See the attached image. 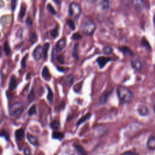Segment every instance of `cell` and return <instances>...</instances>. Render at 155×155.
<instances>
[{
	"mask_svg": "<svg viewBox=\"0 0 155 155\" xmlns=\"http://www.w3.org/2000/svg\"><path fill=\"white\" fill-rule=\"evenodd\" d=\"M117 94L120 102L123 104L129 103L133 99L132 92L125 87H118L117 88Z\"/></svg>",
	"mask_w": 155,
	"mask_h": 155,
	"instance_id": "6da1fadb",
	"label": "cell"
},
{
	"mask_svg": "<svg viewBox=\"0 0 155 155\" xmlns=\"http://www.w3.org/2000/svg\"><path fill=\"white\" fill-rule=\"evenodd\" d=\"M81 28L84 33L86 35H92L96 30V25L92 21L86 19L82 23Z\"/></svg>",
	"mask_w": 155,
	"mask_h": 155,
	"instance_id": "7a4b0ae2",
	"label": "cell"
},
{
	"mask_svg": "<svg viewBox=\"0 0 155 155\" xmlns=\"http://www.w3.org/2000/svg\"><path fill=\"white\" fill-rule=\"evenodd\" d=\"M24 110V105L22 102H16L9 108V114L12 117L19 116Z\"/></svg>",
	"mask_w": 155,
	"mask_h": 155,
	"instance_id": "3957f363",
	"label": "cell"
},
{
	"mask_svg": "<svg viewBox=\"0 0 155 155\" xmlns=\"http://www.w3.org/2000/svg\"><path fill=\"white\" fill-rule=\"evenodd\" d=\"M68 13L73 18H78L81 13V8L79 4L73 2L70 3L68 7Z\"/></svg>",
	"mask_w": 155,
	"mask_h": 155,
	"instance_id": "277c9868",
	"label": "cell"
},
{
	"mask_svg": "<svg viewBox=\"0 0 155 155\" xmlns=\"http://www.w3.org/2000/svg\"><path fill=\"white\" fill-rule=\"evenodd\" d=\"M43 55V47L41 45H38L35 47L33 51V57L36 61H38L41 59Z\"/></svg>",
	"mask_w": 155,
	"mask_h": 155,
	"instance_id": "5b68a950",
	"label": "cell"
},
{
	"mask_svg": "<svg viewBox=\"0 0 155 155\" xmlns=\"http://www.w3.org/2000/svg\"><path fill=\"white\" fill-rule=\"evenodd\" d=\"M111 60V59L110 58H108V57H104V56H100L99 58H97V59H96V62L99 65V67L100 68H102L104 67L105 64L110 61Z\"/></svg>",
	"mask_w": 155,
	"mask_h": 155,
	"instance_id": "8992f818",
	"label": "cell"
},
{
	"mask_svg": "<svg viewBox=\"0 0 155 155\" xmlns=\"http://www.w3.org/2000/svg\"><path fill=\"white\" fill-rule=\"evenodd\" d=\"M131 65L132 67L136 70L139 71L142 68V64L139 59L137 58H133L131 60Z\"/></svg>",
	"mask_w": 155,
	"mask_h": 155,
	"instance_id": "52a82bcc",
	"label": "cell"
},
{
	"mask_svg": "<svg viewBox=\"0 0 155 155\" xmlns=\"http://www.w3.org/2000/svg\"><path fill=\"white\" fill-rule=\"evenodd\" d=\"M137 112L140 116H147L148 114V109L144 105H140L137 107Z\"/></svg>",
	"mask_w": 155,
	"mask_h": 155,
	"instance_id": "ba28073f",
	"label": "cell"
},
{
	"mask_svg": "<svg viewBox=\"0 0 155 155\" xmlns=\"http://www.w3.org/2000/svg\"><path fill=\"white\" fill-rule=\"evenodd\" d=\"M147 146L150 150H155V136H151L148 139Z\"/></svg>",
	"mask_w": 155,
	"mask_h": 155,
	"instance_id": "9c48e42d",
	"label": "cell"
},
{
	"mask_svg": "<svg viewBox=\"0 0 155 155\" xmlns=\"http://www.w3.org/2000/svg\"><path fill=\"white\" fill-rule=\"evenodd\" d=\"M42 78L46 80V81H50L51 79V74L49 73V71L46 66L43 67L42 70V73H41Z\"/></svg>",
	"mask_w": 155,
	"mask_h": 155,
	"instance_id": "30bf717a",
	"label": "cell"
},
{
	"mask_svg": "<svg viewBox=\"0 0 155 155\" xmlns=\"http://www.w3.org/2000/svg\"><path fill=\"white\" fill-rule=\"evenodd\" d=\"M112 93V90L110 91H107L105 92L104 94H102L101 97H99V102L101 104H105L106 103V102L108 100V98L109 97V96L110 95V94Z\"/></svg>",
	"mask_w": 155,
	"mask_h": 155,
	"instance_id": "8fae6325",
	"label": "cell"
},
{
	"mask_svg": "<svg viewBox=\"0 0 155 155\" xmlns=\"http://www.w3.org/2000/svg\"><path fill=\"white\" fill-rule=\"evenodd\" d=\"M15 136L16 140H21L24 136V130L22 128L16 130L15 132Z\"/></svg>",
	"mask_w": 155,
	"mask_h": 155,
	"instance_id": "7c38bea8",
	"label": "cell"
},
{
	"mask_svg": "<svg viewBox=\"0 0 155 155\" xmlns=\"http://www.w3.org/2000/svg\"><path fill=\"white\" fill-rule=\"evenodd\" d=\"M65 45H66L65 39L64 38H61L57 42L56 47L57 49H58L59 50H62V49L64 48Z\"/></svg>",
	"mask_w": 155,
	"mask_h": 155,
	"instance_id": "4fadbf2b",
	"label": "cell"
},
{
	"mask_svg": "<svg viewBox=\"0 0 155 155\" xmlns=\"http://www.w3.org/2000/svg\"><path fill=\"white\" fill-rule=\"evenodd\" d=\"M74 148L77 153L79 154V155H87V151L81 145L76 144L74 145Z\"/></svg>",
	"mask_w": 155,
	"mask_h": 155,
	"instance_id": "5bb4252c",
	"label": "cell"
},
{
	"mask_svg": "<svg viewBox=\"0 0 155 155\" xmlns=\"http://www.w3.org/2000/svg\"><path fill=\"white\" fill-rule=\"evenodd\" d=\"M16 87V80L14 76H12L9 81V85H8V89L10 91L13 90Z\"/></svg>",
	"mask_w": 155,
	"mask_h": 155,
	"instance_id": "9a60e30c",
	"label": "cell"
},
{
	"mask_svg": "<svg viewBox=\"0 0 155 155\" xmlns=\"http://www.w3.org/2000/svg\"><path fill=\"white\" fill-rule=\"evenodd\" d=\"M27 139L30 142V143H31L33 145H37L38 143L37 138L31 134H29V133L27 134Z\"/></svg>",
	"mask_w": 155,
	"mask_h": 155,
	"instance_id": "2e32d148",
	"label": "cell"
},
{
	"mask_svg": "<svg viewBox=\"0 0 155 155\" xmlns=\"http://www.w3.org/2000/svg\"><path fill=\"white\" fill-rule=\"evenodd\" d=\"M64 134L62 132L54 131L52 133V138L53 139L61 140L64 138Z\"/></svg>",
	"mask_w": 155,
	"mask_h": 155,
	"instance_id": "e0dca14e",
	"label": "cell"
},
{
	"mask_svg": "<svg viewBox=\"0 0 155 155\" xmlns=\"http://www.w3.org/2000/svg\"><path fill=\"white\" fill-rule=\"evenodd\" d=\"M91 116V113H87L85 115H84V116H82L81 119H79V120L77 122V125H79L85 122L87 119H88Z\"/></svg>",
	"mask_w": 155,
	"mask_h": 155,
	"instance_id": "ac0fdd59",
	"label": "cell"
},
{
	"mask_svg": "<svg viewBox=\"0 0 155 155\" xmlns=\"http://www.w3.org/2000/svg\"><path fill=\"white\" fill-rule=\"evenodd\" d=\"M74 79V76L72 74H68L65 78V84L66 85H70Z\"/></svg>",
	"mask_w": 155,
	"mask_h": 155,
	"instance_id": "d6986e66",
	"label": "cell"
},
{
	"mask_svg": "<svg viewBox=\"0 0 155 155\" xmlns=\"http://www.w3.org/2000/svg\"><path fill=\"white\" fill-rule=\"evenodd\" d=\"M119 50L124 53V54H128L130 55H133L132 51L130 50V48L126 46H122L119 47Z\"/></svg>",
	"mask_w": 155,
	"mask_h": 155,
	"instance_id": "ffe728a7",
	"label": "cell"
},
{
	"mask_svg": "<svg viewBox=\"0 0 155 155\" xmlns=\"http://www.w3.org/2000/svg\"><path fill=\"white\" fill-rule=\"evenodd\" d=\"M47 88L48 90V94H47V100L48 101V102L50 103H52L53 102V92L51 91V90L50 89V88L48 86H47Z\"/></svg>",
	"mask_w": 155,
	"mask_h": 155,
	"instance_id": "44dd1931",
	"label": "cell"
},
{
	"mask_svg": "<svg viewBox=\"0 0 155 155\" xmlns=\"http://www.w3.org/2000/svg\"><path fill=\"white\" fill-rule=\"evenodd\" d=\"M49 47H50V44L48 42L45 43L43 46V57L44 59H46L47 58V52H48Z\"/></svg>",
	"mask_w": 155,
	"mask_h": 155,
	"instance_id": "7402d4cb",
	"label": "cell"
},
{
	"mask_svg": "<svg viewBox=\"0 0 155 155\" xmlns=\"http://www.w3.org/2000/svg\"><path fill=\"white\" fill-rule=\"evenodd\" d=\"M34 99H35V92H34L33 88H31V91H30L29 94H28V96L27 97V101L28 102L30 103L33 101Z\"/></svg>",
	"mask_w": 155,
	"mask_h": 155,
	"instance_id": "603a6c76",
	"label": "cell"
},
{
	"mask_svg": "<svg viewBox=\"0 0 155 155\" xmlns=\"http://www.w3.org/2000/svg\"><path fill=\"white\" fill-rule=\"evenodd\" d=\"M50 127L54 130H58L60 127V122L58 120H54L50 124Z\"/></svg>",
	"mask_w": 155,
	"mask_h": 155,
	"instance_id": "cb8c5ba5",
	"label": "cell"
},
{
	"mask_svg": "<svg viewBox=\"0 0 155 155\" xmlns=\"http://www.w3.org/2000/svg\"><path fill=\"white\" fill-rule=\"evenodd\" d=\"M4 51L5 52V54L6 55H9L10 53V47L8 45V44L7 42V41H5L4 44Z\"/></svg>",
	"mask_w": 155,
	"mask_h": 155,
	"instance_id": "d4e9b609",
	"label": "cell"
},
{
	"mask_svg": "<svg viewBox=\"0 0 155 155\" xmlns=\"http://www.w3.org/2000/svg\"><path fill=\"white\" fill-rule=\"evenodd\" d=\"M78 44H77L74 45L73 51H72V55L74 58L75 59H79V56H78Z\"/></svg>",
	"mask_w": 155,
	"mask_h": 155,
	"instance_id": "484cf974",
	"label": "cell"
},
{
	"mask_svg": "<svg viewBox=\"0 0 155 155\" xmlns=\"http://www.w3.org/2000/svg\"><path fill=\"white\" fill-rule=\"evenodd\" d=\"M25 12H26V6L24 5H22L21 7V10H20V12L19 13V17L22 19L25 14Z\"/></svg>",
	"mask_w": 155,
	"mask_h": 155,
	"instance_id": "4316f807",
	"label": "cell"
},
{
	"mask_svg": "<svg viewBox=\"0 0 155 155\" xmlns=\"http://www.w3.org/2000/svg\"><path fill=\"white\" fill-rule=\"evenodd\" d=\"M50 35H51V36L53 38H55L58 36V28L57 27L54 28H53L51 29L50 31Z\"/></svg>",
	"mask_w": 155,
	"mask_h": 155,
	"instance_id": "83f0119b",
	"label": "cell"
},
{
	"mask_svg": "<svg viewBox=\"0 0 155 155\" xmlns=\"http://www.w3.org/2000/svg\"><path fill=\"white\" fill-rule=\"evenodd\" d=\"M66 23L69 26V27L71 29V30H74L75 29V25H74V23L73 22V20L70 19H67L66 21Z\"/></svg>",
	"mask_w": 155,
	"mask_h": 155,
	"instance_id": "f1b7e54d",
	"label": "cell"
},
{
	"mask_svg": "<svg viewBox=\"0 0 155 155\" xmlns=\"http://www.w3.org/2000/svg\"><path fill=\"white\" fill-rule=\"evenodd\" d=\"M101 5L102 9L105 10H107V9L108 8V6H109V2H108V1H103L101 2Z\"/></svg>",
	"mask_w": 155,
	"mask_h": 155,
	"instance_id": "f546056e",
	"label": "cell"
},
{
	"mask_svg": "<svg viewBox=\"0 0 155 155\" xmlns=\"http://www.w3.org/2000/svg\"><path fill=\"white\" fill-rule=\"evenodd\" d=\"M38 40V36L37 35L34 33H32L30 36V41L31 42V43H35V42H36Z\"/></svg>",
	"mask_w": 155,
	"mask_h": 155,
	"instance_id": "4dcf8cb0",
	"label": "cell"
},
{
	"mask_svg": "<svg viewBox=\"0 0 155 155\" xmlns=\"http://www.w3.org/2000/svg\"><path fill=\"white\" fill-rule=\"evenodd\" d=\"M36 113V105H33L30 108V109L28 110V114L29 116H31L34 114H35Z\"/></svg>",
	"mask_w": 155,
	"mask_h": 155,
	"instance_id": "1f68e13d",
	"label": "cell"
},
{
	"mask_svg": "<svg viewBox=\"0 0 155 155\" xmlns=\"http://www.w3.org/2000/svg\"><path fill=\"white\" fill-rule=\"evenodd\" d=\"M112 48L110 47V46H105V47H104L103 48V52L104 54H110L112 52Z\"/></svg>",
	"mask_w": 155,
	"mask_h": 155,
	"instance_id": "d6a6232c",
	"label": "cell"
},
{
	"mask_svg": "<svg viewBox=\"0 0 155 155\" xmlns=\"http://www.w3.org/2000/svg\"><path fill=\"white\" fill-rule=\"evenodd\" d=\"M47 10H48V12L51 13L52 15H55L56 13L55 10L54 9V8L51 6V5L50 4H48L47 5Z\"/></svg>",
	"mask_w": 155,
	"mask_h": 155,
	"instance_id": "836d02e7",
	"label": "cell"
},
{
	"mask_svg": "<svg viewBox=\"0 0 155 155\" xmlns=\"http://www.w3.org/2000/svg\"><path fill=\"white\" fill-rule=\"evenodd\" d=\"M71 38L74 40H79V39H81L82 38V36L81 35L78 33H74L73 36H71Z\"/></svg>",
	"mask_w": 155,
	"mask_h": 155,
	"instance_id": "e575fe53",
	"label": "cell"
},
{
	"mask_svg": "<svg viewBox=\"0 0 155 155\" xmlns=\"http://www.w3.org/2000/svg\"><path fill=\"white\" fill-rule=\"evenodd\" d=\"M16 4H17V1H16V0H12L11 1L10 7H11V9H12V11L15 10V9L16 8Z\"/></svg>",
	"mask_w": 155,
	"mask_h": 155,
	"instance_id": "d590c367",
	"label": "cell"
},
{
	"mask_svg": "<svg viewBox=\"0 0 155 155\" xmlns=\"http://www.w3.org/2000/svg\"><path fill=\"white\" fill-rule=\"evenodd\" d=\"M120 155H139V154L134 151H127L123 153Z\"/></svg>",
	"mask_w": 155,
	"mask_h": 155,
	"instance_id": "8d00e7d4",
	"label": "cell"
},
{
	"mask_svg": "<svg viewBox=\"0 0 155 155\" xmlns=\"http://www.w3.org/2000/svg\"><path fill=\"white\" fill-rule=\"evenodd\" d=\"M27 55H26L25 56L23 57L22 59V61H21V67L22 68H25V67H26V64H25V61H26V57H27Z\"/></svg>",
	"mask_w": 155,
	"mask_h": 155,
	"instance_id": "74e56055",
	"label": "cell"
},
{
	"mask_svg": "<svg viewBox=\"0 0 155 155\" xmlns=\"http://www.w3.org/2000/svg\"><path fill=\"white\" fill-rule=\"evenodd\" d=\"M1 136L4 137L6 140H8V138H9L8 134L5 130H2V131H1Z\"/></svg>",
	"mask_w": 155,
	"mask_h": 155,
	"instance_id": "f35d334b",
	"label": "cell"
},
{
	"mask_svg": "<svg viewBox=\"0 0 155 155\" xmlns=\"http://www.w3.org/2000/svg\"><path fill=\"white\" fill-rule=\"evenodd\" d=\"M56 58H57L58 61L60 64H64V57L62 55H58V56H56Z\"/></svg>",
	"mask_w": 155,
	"mask_h": 155,
	"instance_id": "ab89813d",
	"label": "cell"
},
{
	"mask_svg": "<svg viewBox=\"0 0 155 155\" xmlns=\"http://www.w3.org/2000/svg\"><path fill=\"white\" fill-rule=\"evenodd\" d=\"M24 155H31V151L28 147H25L24 150Z\"/></svg>",
	"mask_w": 155,
	"mask_h": 155,
	"instance_id": "60d3db41",
	"label": "cell"
},
{
	"mask_svg": "<svg viewBox=\"0 0 155 155\" xmlns=\"http://www.w3.org/2000/svg\"><path fill=\"white\" fill-rule=\"evenodd\" d=\"M26 23H27V24L28 25L31 26L32 25V21H31V19L30 18H27V19H26Z\"/></svg>",
	"mask_w": 155,
	"mask_h": 155,
	"instance_id": "b9f144b4",
	"label": "cell"
},
{
	"mask_svg": "<svg viewBox=\"0 0 155 155\" xmlns=\"http://www.w3.org/2000/svg\"><path fill=\"white\" fill-rule=\"evenodd\" d=\"M61 67H58V70H59V71H64V68H61Z\"/></svg>",
	"mask_w": 155,
	"mask_h": 155,
	"instance_id": "7bdbcfd3",
	"label": "cell"
},
{
	"mask_svg": "<svg viewBox=\"0 0 155 155\" xmlns=\"http://www.w3.org/2000/svg\"><path fill=\"white\" fill-rule=\"evenodd\" d=\"M154 24H155V15H154Z\"/></svg>",
	"mask_w": 155,
	"mask_h": 155,
	"instance_id": "ee69618b",
	"label": "cell"
},
{
	"mask_svg": "<svg viewBox=\"0 0 155 155\" xmlns=\"http://www.w3.org/2000/svg\"><path fill=\"white\" fill-rule=\"evenodd\" d=\"M154 113H155V105L154 106Z\"/></svg>",
	"mask_w": 155,
	"mask_h": 155,
	"instance_id": "f6af8a7d",
	"label": "cell"
},
{
	"mask_svg": "<svg viewBox=\"0 0 155 155\" xmlns=\"http://www.w3.org/2000/svg\"><path fill=\"white\" fill-rule=\"evenodd\" d=\"M16 155H20V154H16Z\"/></svg>",
	"mask_w": 155,
	"mask_h": 155,
	"instance_id": "bcb514c9",
	"label": "cell"
}]
</instances>
